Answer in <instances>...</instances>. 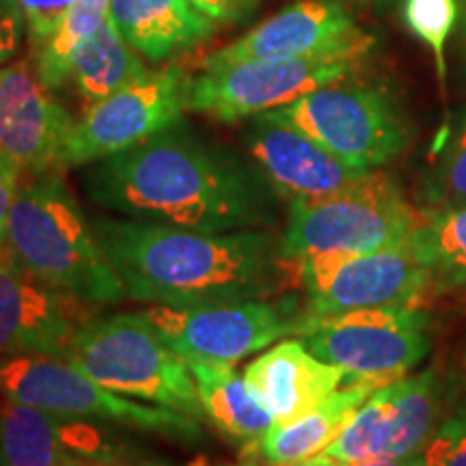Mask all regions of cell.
Here are the masks:
<instances>
[{
    "label": "cell",
    "mask_w": 466,
    "mask_h": 466,
    "mask_svg": "<svg viewBox=\"0 0 466 466\" xmlns=\"http://www.w3.org/2000/svg\"><path fill=\"white\" fill-rule=\"evenodd\" d=\"M270 182L229 149L182 121L86 168L93 203L126 218L229 233L266 227L275 214Z\"/></svg>",
    "instance_id": "cell-1"
},
{
    "label": "cell",
    "mask_w": 466,
    "mask_h": 466,
    "mask_svg": "<svg viewBox=\"0 0 466 466\" xmlns=\"http://www.w3.org/2000/svg\"><path fill=\"white\" fill-rule=\"evenodd\" d=\"M132 300L167 307L259 300L281 285V240L270 231L209 233L134 218L91 220Z\"/></svg>",
    "instance_id": "cell-2"
},
{
    "label": "cell",
    "mask_w": 466,
    "mask_h": 466,
    "mask_svg": "<svg viewBox=\"0 0 466 466\" xmlns=\"http://www.w3.org/2000/svg\"><path fill=\"white\" fill-rule=\"evenodd\" d=\"M17 264L80 305H116L126 288L97 242L91 220L56 171L20 184L7 229Z\"/></svg>",
    "instance_id": "cell-3"
},
{
    "label": "cell",
    "mask_w": 466,
    "mask_h": 466,
    "mask_svg": "<svg viewBox=\"0 0 466 466\" xmlns=\"http://www.w3.org/2000/svg\"><path fill=\"white\" fill-rule=\"evenodd\" d=\"M66 359L110 391L154 401L197 421L206 419L188 363L141 313L80 324Z\"/></svg>",
    "instance_id": "cell-4"
},
{
    "label": "cell",
    "mask_w": 466,
    "mask_h": 466,
    "mask_svg": "<svg viewBox=\"0 0 466 466\" xmlns=\"http://www.w3.org/2000/svg\"><path fill=\"white\" fill-rule=\"evenodd\" d=\"M391 175L370 171L363 182L324 199H294L281 238L285 261L322 253H374L410 242L428 220Z\"/></svg>",
    "instance_id": "cell-5"
},
{
    "label": "cell",
    "mask_w": 466,
    "mask_h": 466,
    "mask_svg": "<svg viewBox=\"0 0 466 466\" xmlns=\"http://www.w3.org/2000/svg\"><path fill=\"white\" fill-rule=\"evenodd\" d=\"M0 395L63 419H100L184 442L203 436L197 419L171 408L145 406L121 398L83 374L67 359L50 354L0 357Z\"/></svg>",
    "instance_id": "cell-6"
},
{
    "label": "cell",
    "mask_w": 466,
    "mask_h": 466,
    "mask_svg": "<svg viewBox=\"0 0 466 466\" xmlns=\"http://www.w3.org/2000/svg\"><path fill=\"white\" fill-rule=\"evenodd\" d=\"M281 115L348 167L374 171L406 147L408 132L387 91L346 78L281 106Z\"/></svg>",
    "instance_id": "cell-7"
},
{
    "label": "cell",
    "mask_w": 466,
    "mask_h": 466,
    "mask_svg": "<svg viewBox=\"0 0 466 466\" xmlns=\"http://www.w3.org/2000/svg\"><path fill=\"white\" fill-rule=\"evenodd\" d=\"M307 294L305 319L374 307H419L434 289L412 240L374 253H322L294 264Z\"/></svg>",
    "instance_id": "cell-8"
},
{
    "label": "cell",
    "mask_w": 466,
    "mask_h": 466,
    "mask_svg": "<svg viewBox=\"0 0 466 466\" xmlns=\"http://www.w3.org/2000/svg\"><path fill=\"white\" fill-rule=\"evenodd\" d=\"M428 326L419 307H374L302 319L296 335L313 357L348 376L398 380L428 354Z\"/></svg>",
    "instance_id": "cell-9"
},
{
    "label": "cell",
    "mask_w": 466,
    "mask_h": 466,
    "mask_svg": "<svg viewBox=\"0 0 466 466\" xmlns=\"http://www.w3.org/2000/svg\"><path fill=\"white\" fill-rule=\"evenodd\" d=\"M141 316L184 360L233 367L288 333H299L305 316L294 300L217 302L199 307L154 305Z\"/></svg>",
    "instance_id": "cell-10"
},
{
    "label": "cell",
    "mask_w": 466,
    "mask_h": 466,
    "mask_svg": "<svg viewBox=\"0 0 466 466\" xmlns=\"http://www.w3.org/2000/svg\"><path fill=\"white\" fill-rule=\"evenodd\" d=\"M359 61L360 56L322 55L208 67L190 80L188 110L231 124L288 106L319 86L348 78Z\"/></svg>",
    "instance_id": "cell-11"
},
{
    "label": "cell",
    "mask_w": 466,
    "mask_h": 466,
    "mask_svg": "<svg viewBox=\"0 0 466 466\" xmlns=\"http://www.w3.org/2000/svg\"><path fill=\"white\" fill-rule=\"evenodd\" d=\"M190 80L182 67L171 66L147 72L137 83L91 104L83 119L76 121L61 168L93 165L182 121Z\"/></svg>",
    "instance_id": "cell-12"
},
{
    "label": "cell",
    "mask_w": 466,
    "mask_h": 466,
    "mask_svg": "<svg viewBox=\"0 0 466 466\" xmlns=\"http://www.w3.org/2000/svg\"><path fill=\"white\" fill-rule=\"evenodd\" d=\"M374 39L360 31L335 0H299L261 22L225 48L206 56L203 69L258 58H302L322 55L363 56Z\"/></svg>",
    "instance_id": "cell-13"
},
{
    "label": "cell",
    "mask_w": 466,
    "mask_h": 466,
    "mask_svg": "<svg viewBox=\"0 0 466 466\" xmlns=\"http://www.w3.org/2000/svg\"><path fill=\"white\" fill-rule=\"evenodd\" d=\"M76 121L28 61L0 69V156L22 173L61 171Z\"/></svg>",
    "instance_id": "cell-14"
},
{
    "label": "cell",
    "mask_w": 466,
    "mask_h": 466,
    "mask_svg": "<svg viewBox=\"0 0 466 466\" xmlns=\"http://www.w3.org/2000/svg\"><path fill=\"white\" fill-rule=\"evenodd\" d=\"M244 143L272 188L291 201L339 195L370 173L348 167L285 119L279 108L255 115L244 132Z\"/></svg>",
    "instance_id": "cell-15"
},
{
    "label": "cell",
    "mask_w": 466,
    "mask_h": 466,
    "mask_svg": "<svg viewBox=\"0 0 466 466\" xmlns=\"http://www.w3.org/2000/svg\"><path fill=\"white\" fill-rule=\"evenodd\" d=\"M80 302L69 299L0 253V357L50 354L67 357L78 330Z\"/></svg>",
    "instance_id": "cell-16"
},
{
    "label": "cell",
    "mask_w": 466,
    "mask_h": 466,
    "mask_svg": "<svg viewBox=\"0 0 466 466\" xmlns=\"http://www.w3.org/2000/svg\"><path fill=\"white\" fill-rule=\"evenodd\" d=\"M350 378L339 367L313 357L302 341H281L244 371L248 391L275 423H289L311 412Z\"/></svg>",
    "instance_id": "cell-17"
},
{
    "label": "cell",
    "mask_w": 466,
    "mask_h": 466,
    "mask_svg": "<svg viewBox=\"0 0 466 466\" xmlns=\"http://www.w3.org/2000/svg\"><path fill=\"white\" fill-rule=\"evenodd\" d=\"M391 382L395 380L350 378L348 387L337 389L307 415L289 423H275L248 450H253L255 456L270 466H283L319 456L343 432V428L354 417V412L365 404V400L384 384Z\"/></svg>",
    "instance_id": "cell-18"
},
{
    "label": "cell",
    "mask_w": 466,
    "mask_h": 466,
    "mask_svg": "<svg viewBox=\"0 0 466 466\" xmlns=\"http://www.w3.org/2000/svg\"><path fill=\"white\" fill-rule=\"evenodd\" d=\"M110 20L138 55L165 61L195 48L217 28L188 0H110Z\"/></svg>",
    "instance_id": "cell-19"
},
{
    "label": "cell",
    "mask_w": 466,
    "mask_h": 466,
    "mask_svg": "<svg viewBox=\"0 0 466 466\" xmlns=\"http://www.w3.org/2000/svg\"><path fill=\"white\" fill-rule=\"evenodd\" d=\"M387 458L419 456L439 423V380L434 371L398 378L376 391Z\"/></svg>",
    "instance_id": "cell-20"
},
{
    "label": "cell",
    "mask_w": 466,
    "mask_h": 466,
    "mask_svg": "<svg viewBox=\"0 0 466 466\" xmlns=\"http://www.w3.org/2000/svg\"><path fill=\"white\" fill-rule=\"evenodd\" d=\"M195 378L203 412L229 439L253 447L275 425V417L248 391L231 367L186 360Z\"/></svg>",
    "instance_id": "cell-21"
},
{
    "label": "cell",
    "mask_w": 466,
    "mask_h": 466,
    "mask_svg": "<svg viewBox=\"0 0 466 466\" xmlns=\"http://www.w3.org/2000/svg\"><path fill=\"white\" fill-rule=\"evenodd\" d=\"M149 69L138 52L126 42L124 35L108 20L76 48L69 61L67 83L89 104L113 96L124 86L137 83Z\"/></svg>",
    "instance_id": "cell-22"
},
{
    "label": "cell",
    "mask_w": 466,
    "mask_h": 466,
    "mask_svg": "<svg viewBox=\"0 0 466 466\" xmlns=\"http://www.w3.org/2000/svg\"><path fill=\"white\" fill-rule=\"evenodd\" d=\"M66 419L9 401L0 406V466H72Z\"/></svg>",
    "instance_id": "cell-23"
},
{
    "label": "cell",
    "mask_w": 466,
    "mask_h": 466,
    "mask_svg": "<svg viewBox=\"0 0 466 466\" xmlns=\"http://www.w3.org/2000/svg\"><path fill=\"white\" fill-rule=\"evenodd\" d=\"M412 247L428 266L436 291L466 285V206L430 212L412 236Z\"/></svg>",
    "instance_id": "cell-24"
},
{
    "label": "cell",
    "mask_w": 466,
    "mask_h": 466,
    "mask_svg": "<svg viewBox=\"0 0 466 466\" xmlns=\"http://www.w3.org/2000/svg\"><path fill=\"white\" fill-rule=\"evenodd\" d=\"M110 0H74L55 35L35 48V72L50 91L67 85V69L72 55L85 39L108 20Z\"/></svg>",
    "instance_id": "cell-25"
},
{
    "label": "cell",
    "mask_w": 466,
    "mask_h": 466,
    "mask_svg": "<svg viewBox=\"0 0 466 466\" xmlns=\"http://www.w3.org/2000/svg\"><path fill=\"white\" fill-rule=\"evenodd\" d=\"M456 0H406V22L410 31L434 52L436 72L445 83V44L456 25Z\"/></svg>",
    "instance_id": "cell-26"
},
{
    "label": "cell",
    "mask_w": 466,
    "mask_h": 466,
    "mask_svg": "<svg viewBox=\"0 0 466 466\" xmlns=\"http://www.w3.org/2000/svg\"><path fill=\"white\" fill-rule=\"evenodd\" d=\"M428 199L430 206H434V212L466 206V121L451 138L450 147L436 168Z\"/></svg>",
    "instance_id": "cell-27"
},
{
    "label": "cell",
    "mask_w": 466,
    "mask_h": 466,
    "mask_svg": "<svg viewBox=\"0 0 466 466\" xmlns=\"http://www.w3.org/2000/svg\"><path fill=\"white\" fill-rule=\"evenodd\" d=\"M417 458L419 466H466V408L436 425Z\"/></svg>",
    "instance_id": "cell-28"
},
{
    "label": "cell",
    "mask_w": 466,
    "mask_h": 466,
    "mask_svg": "<svg viewBox=\"0 0 466 466\" xmlns=\"http://www.w3.org/2000/svg\"><path fill=\"white\" fill-rule=\"evenodd\" d=\"M74 0H20L22 14L31 35V42L35 48H39L44 42L55 35L63 17L72 9Z\"/></svg>",
    "instance_id": "cell-29"
},
{
    "label": "cell",
    "mask_w": 466,
    "mask_h": 466,
    "mask_svg": "<svg viewBox=\"0 0 466 466\" xmlns=\"http://www.w3.org/2000/svg\"><path fill=\"white\" fill-rule=\"evenodd\" d=\"M25 14L20 0H0V66L15 56L25 35Z\"/></svg>",
    "instance_id": "cell-30"
},
{
    "label": "cell",
    "mask_w": 466,
    "mask_h": 466,
    "mask_svg": "<svg viewBox=\"0 0 466 466\" xmlns=\"http://www.w3.org/2000/svg\"><path fill=\"white\" fill-rule=\"evenodd\" d=\"M20 175L22 168L14 160L0 156V253L7 247L9 218L17 190H20Z\"/></svg>",
    "instance_id": "cell-31"
},
{
    "label": "cell",
    "mask_w": 466,
    "mask_h": 466,
    "mask_svg": "<svg viewBox=\"0 0 466 466\" xmlns=\"http://www.w3.org/2000/svg\"><path fill=\"white\" fill-rule=\"evenodd\" d=\"M188 3L214 22L244 20L255 7V0H188Z\"/></svg>",
    "instance_id": "cell-32"
},
{
    "label": "cell",
    "mask_w": 466,
    "mask_h": 466,
    "mask_svg": "<svg viewBox=\"0 0 466 466\" xmlns=\"http://www.w3.org/2000/svg\"><path fill=\"white\" fill-rule=\"evenodd\" d=\"M341 466H419V458H374L363 460V462H341Z\"/></svg>",
    "instance_id": "cell-33"
},
{
    "label": "cell",
    "mask_w": 466,
    "mask_h": 466,
    "mask_svg": "<svg viewBox=\"0 0 466 466\" xmlns=\"http://www.w3.org/2000/svg\"><path fill=\"white\" fill-rule=\"evenodd\" d=\"M283 466H341L339 460H335L329 453H319V456L300 460V462H291V464H283Z\"/></svg>",
    "instance_id": "cell-34"
},
{
    "label": "cell",
    "mask_w": 466,
    "mask_h": 466,
    "mask_svg": "<svg viewBox=\"0 0 466 466\" xmlns=\"http://www.w3.org/2000/svg\"><path fill=\"white\" fill-rule=\"evenodd\" d=\"M72 466H137V464L126 462V460H93V458L78 456L74 460Z\"/></svg>",
    "instance_id": "cell-35"
},
{
    "label": "cell",
    "mask_w": 466,
    "mask_h": 466,
    "mask_svg": "<svg viewBox=\"0 0 466 466\" xmlns=\"http://www.w3.org/2000/svg\"><path fill=\"white\" fill-rule=\"evenodd\" d=\"M244 466H259V464H244Z\"/></svg>",
    "instance_id": "cell-36"
}]
</instances>
